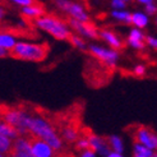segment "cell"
<instances>
[{
    "mask_svg": "<svg viewBox=\"0 0 157 157\" xmlns=\"http://www.w3.org/2000/svg\"><path fill=\"white\" fill-rule=\"evenodd\" d=\"M139 4H146V5H148V4H152V3H155L153 0H139L138 2Z\"/></svg>",
    "mask_w": 157,
    "mask_h": 157,
    "instance_id": "1f68e13d",
    "label": "cell"
},
{
    "mask_svg": "<svg viewBox=\"0 0 157 157\" xmlns=\"http://www.w3.org/2000/svg\"><path fill=\"white\" fill-rule=\"evenodd\" d=\"M12 144H13V140L0 136V153L2 155H5V156L9 155V152L12 150Z\"/></svg>",
    "mask_w": 157,
    "mask_h": 157,
    "instance_id": "ffe728a7",
    "label": "cell"
},
{
    "mask_svg": "<svg viewBox=\"0 0 157 157\" xmlns=\"http://www.w3.org/2000/svg\"><path fill=\"white\" fill-rule=\"evenodd\" d=\"M127 132L130 133L134 144L144 146L152 151L157 148V137L152 128L140 124H134L130 125V128H128Z\"/></svg>",
    "mask_w": 157,
    "mask_h": 157,
    "instance_id": "277c9868",
    "label": "cell"
},
{
    "mask_svg": "<svg viewBox=\"0 0 157 157\" xmlns=\"http://www.w3.org/2000/svg\"><path fill=\"white\" fill-rule=\"evenodd\" d=\"M133 74L136 77H144L146 75V67L144 65H137L133 69Z\"/></svg>",
    "mask_w": 157,
    "mask_h": 157,
    "instance_id": "cb8c5ba5",
    "label": "cell"
},
{
    "mask_svg": "<svg viewBox=\"0 0 157 157\" xmlns=\"http://www.w3.org/2000/svg\"><path fill=\"white\" fill-rule=\"evenodd\" d=\"M88 148H91L90 143H88V139L86 137H83V136H81L79 138L77 139V142H75V150L82 152L84 150H88Z\"/></svg>",
    "mask_w": 157,
    "mask_h": 157,
    "instance_id": "7402d4cb",
    "label": "cell"
},
{
    "mask_svg": "<svg viewBox=\"0 0 157 157\" xmlns=\"http://www.w3.org/2000/svg\"><path fill=\"white\" fill-rule=\"evenodd\" d=\"M68 41L70 42V45H72V46H74V48L79 49V50H86V48H87V46H86L84 40H83V37L77 36V35H74V33H72V36L69 37Z\"/></svg>",
    "mask_w": 157,
    "mask_h": 157,
    "instance_id": "44dd1931",
    "label": "cell"
},
{
    "mask_svg": "<svg viewBox=\"0 0 157 157\" xmlns=\"http://www.w3.org/2000/svg\"><path fill=\"white\" fill-rule=\"evenodd\" d=\"M128 44L130 46H133L134 49L137 50H144L146 48V44H144V35L140 32L139 29L137 28H133L130 31V33L128 36Z\"/></svg>",
    "mask_w": 157,
    "mask_h": 157,
    "instance_id": "4fadbf2b",
    "label": "cell"
},
{
    "mask_svg": "<svg viewBox=\"0 0 157 157\" xmlns=\"http://www.w3.org/2000/svg\"><path fill=\"white\" fill-rule=\"evenodd\" d=\"M144 44L146 45H150L152 49H157V40L152 36H144Z\"/></svg>",
    "mask_w": 157,
    "mask_h": 157,
    "instance_id": "d4e9b609",
    "label": "cell"
},
{
    "mask_svg": "<svg viewBox=\"0 0 157 157\" xmlns=\"http://www.w3.org/2000/svg\"><path fill=\"white\" fill-rule=\"evenodd\" d=\"M55 6H58L61 12H64L68 18L75 19L78 22H91V18L88 13L86 12V9L83 8V5L74 3V2H67V0H56L54 2Z\"/></svg>",
    "mask_w": 157,
    "mask_h": 157,
    "instance_id": "5b68a950",
    "label": "cell"
},
{
    "mask_svg": "<svg viewBox=\"0 0 157 157\" xmlns=\"http://www.w3.org/2000/svg\"><path fill=\"white\" fill-rule=\"evenodd\" d=\"M5 15H6V10L4 9L3 6H0V19H3Z\"/></svg>",
    "mask_w": 157,
    "mask_h": 157,
    "instance_id": "f546056e",
    "label": "cell"
},
{
    "mask_svg": "<svg viewBox=\"0 0 157 157\" xmlns=\"http://www.w3.org/2000/svg\"><path fill=\"white\" fill-rule=\"evenodd\" d=\"M111 15H113L115 19H117V21L124 22V23H127V25H130L132 13H129V12H125V10H114L111 13Z\"/></svg>",
    "mask_w": 157,
    "mask_h": 157,
    "instance_id": "d6986e66",
    "label": "cell"
},
{
    "mask_svg": "<svg viewBox=\"0 0 157 157\" xmlns=\"http://www.w3.org/2000/svg\"><path fill=\"white\" fill-rule=\"evenodd\" d=\"M148 22H150V19H148V17L144 14V13H133L132 14V18H130V25H134L138 28H144L147 27Z\"/></svg>",
    "mask_w": 157,
    "mask_h": 157,
    "instance_id": "e0dca14e",
    "label": "cell"
},
{
    "mask_svg": "<svg viewBox=\"0 0 157 157\" xmlns=\"http://www.w3.org/2000/svg\"><path fill=\"white\" fill-rule=\"evenodd\" d=\"M27 139H28L31 152H32L33 157H61V153H58L56 151H54L44 140L38 139L33 136H29Z\"/></svg>",
    "mask_w": 157,
    "mask_h": 157,
    "instance_id": "ba28073f",
    "label": "cell"
},
{
    "mask_svg": "<svg viewBox=\"0 0 157 157\" xmlns=\"http://www.w3.org/2000/svg\"><path fill=\"white\" fill-rule=\"evenodd\" d=\"M0 136H3L5 138H9L10 140H14L19 138V133L13 128L12 125L6 124V123H0Z\"/></svg>",
    "mask_w": 157,
    "mask_h": 157,
    "instance_id": "9a60e30c",
    "label": "cell"
},
{
    "mask_svg": "<svg viewBox=\"0 0 157 157\" xmlns=\"http://www.w3.org/2000/svg\"><path fill=\"white\" fill-rule=\"evenodd\" d=\"M79 157H96V153L93 152L91 148H88V150H84V151L79 152Z\"/></svg>",
    "mask_w": 157,
    "mask_h": 157,
    "instance_id": "83f0119b",
    "label": "cell"
},
{
    "mask_svg": "<svg viewBox=\"0 0 157 157\" xmlns=\"http://www.w3.org/2000/svg\"><path fill=\"white\" fill-rule=\"evenodd\" d=\"M6 56H9V52L3 50V49H0V59H3V58H6Z\"/></svg>",
    "mask_w": 157,
    "mask_h": 157,
    "instance_id": "f1b7e54d",
    "label": "cell"
},
{
    "mask_svg": "<svg viewBox=\"0 0 157 157\" xmlns=\"http://www.w3.org/2000/svg\"><path fill=\"white\" fill-rule=\"evenodd\" d=\"M146 15L148 17V15H155L156 12H157V6H156V3H152V4H148L146 5Z\"/></svg>",
    "mask_w": 157,
    "mask_h": 157,
    "instance_id": "484cf974",
    "label": "cell"
},
{
    "mask_svg": "<svg viewBox=\"0 0 157 157\" xmlns=\"http://www.w3.org/2000/svg\"><path fill=\"white\" fill-rule=\"evenodd\" d=\"M13 4H15V5H21V6H28V5H31V4H33V2L32 0H13Z\"/></svg>",
    "mask_w": 157,
    "mask_h": 157,
    "instance_id": "4316f807",
    "label": "cell"
},
{
    "mask_svg": "<svg viewBox=\"0 0 157 157\" xmlns=\"http://www.w3.org/2000/svg\"><path fill=\"white\" fill-rule=\"evenodd\" d=\"M88 52L100 63L107 65V67H115V64L119 60V52L114 50H109L105 48H101L97 45H90Z\"/></svg>",
    "mask_w": 157,
    "mask_h": 157,
    "instance_id": "8992f818",
    "label": "cell"
},
{
    "mask_svg": "<svg viewBox=\"0 0 157 157\" xmlns=\"http://www.w3.org/2000/svg\"><path fill=\"white\" fill-rule=\"evenodd\" d=\"M98 36H100V38H102L106 44H109L110 46H111L114 51L119 52V50H121L125 46L124 42L121 41V38L117 36L115 32L110 31V29H101V31H98Z\"/></svg>",
    "mask_w": 157,
    "mask_h": 157,
    "instance_id": "8fae6325",
    "label": "cell"
},
{
    "mask_svg": "<svg viewBox=\"0 0 157 157\" xmlns=\"http://www.w3.org/2000/svg\"><path fill=\"white\" fill-rule=\"evenodd\" d=\"M50 46L45 44H33V42H17L14 48L9 51V56L23 61L41 63L49 56Z\"/></svg>",
    "mask_w": 157,
    "mask_h": 157,
    "instance_id": "7a4b0ae2",
    "label": "cell"
},
{
    "mask_svg": "<svg viewBox=\"0 0 157 157\" xmlns=\"http://www.w3.org/2000/svg\"><path fill=\"white\" fill-rule=\"evenodd\" d=\"M106 140H107V144L110 147L111 152H116V153H123V150H124V146H123V140L120 137L117 136H110V137H106Z\"/></svg>",
    "mask_w": 157,
    "mask_h": 157,
    "instance_id": "2e32d148",
    "label": "cell"
},
{
    "mask_svg": "<svg viewBox=\"0 0 157 157\" xmlns=\"http://www.w3.org/2000/svg\"><path fill=\"white\" fill-rule=\"evenodd\" d=\"M106 157H123V155H120V153H116V152H110Z\"/></svg>",
    "mask_w": 157,
    "mask_h": 157,
    "instance_id": "4dcf8cb0",
    "label": "cell"
},
{
    "mask_svg": "<svg viewBox=\"0 0 157 157\" xmlns=\"http://www.w3.org/2000/svg\"><path fill=\"white\" fill-rule=\"evenodd\" d=\"M67 26H69L70 28H73L74 32L79 33L82 36H86L88 38H93V40H98L100 36H98V28L93 25L92 22H78L75 19L72 18H67Z\"/></svg>",
    "mask_w": 157,
    "mask_h": 157,
    "instance_id": "52a82bcc",
    "label": "cell"
},
{
    "mask_svg": "<svg viewBox=\"0 0 157 157\" xmlns=\"http://www.w3.org/2000/svg\"><path fill=\"white\" fill-rule=\"evenodd\" d=\"M155 153L152 150L147 148L140 144H134V150H133V157H152Z\"/></svg>",
    "mask_w": 157,
    "mask_h": 157,
    "instance_id": "ac0fdd59",
    "label": "cell"
},
{
    "mask_svg": "<svg viewBox=\"0 0 157 157\" xmlns=\"http://www.w3.org/2000/svg\"><path fill=\"white\" fill-rule=\"evenodd\" d=\"M21 14H22L25 18L36 21L37 18H40V17H42V15H45V14H46V10H45V6H44L41 3L33 2V4L22 8Z\"/></svg>",
    "mask_w": 157,
    "mask_h": 157,
    "instance_id": "7c38bea8",
    "label": "cell"
},
{
    "mask_svg": "<svg viewBox=\"0 0 157 157\" xmlns=\"http://www.w3.org/2000/svg\"><path fill=\"white\" fill-rule=\"evenodd\" d=\"M152 157H157V155H156V153H155V155H153V156H152Z\"/></svg>",
    "mask_w": 157,
    "mask_h": 157,
    "instance_id": "836d02e7",
    "label": "cell"
},
{
    "mask_svg": "<svg viewBox=\"0 0 157 157\" xmlns=\"http://www.w3.org/2000/svg\"><path fill=\"white\" fill-rule=\"evenodd\" d=\"M8 157H33L32 152H31L28 139L25 137H19L14 139L12 144V150Z\"/></svg>",
    "mask_w": 157,
    "mask_h": 157,
    "instance_id": "9c48e42d",
    "label": "cell"
},
{
    "mask_svg": "<svg viewBox=\"0 0 157 157\" xmlns=\"http://www.w3.org/2000/svg\"><path fill=\"white\" fill-rule=\"evenodd\" d=\"M111 6L114 8V10H121V9H124L125 6H127V2H124V0H113L111 3Z\"/></svg>",
    "mask_w": 157,
    "mask_h": 157,
    "instance_id": "603a6c76",
    "label": "cell"
},
{
    "mask_svg": "<svg viewBox=\"0 0 157 157\" xmlns=\"http://www.w3.org/2000/svg\"><path fill=\"white\" fill-rule=\"evenodd\" d=\"M0 157H8V156H5V155H2V153H0Z\"/></svg>",
    "mask_w": 157,
    "mask_h": 157,
    "instance_id": "d6a6232c",
    "label": "cell"
},
{
    "mask_svg": "<svg viewBox=\"0 0 157 157\" xmlns=\"http://www.w3.org/2000/svg\"><path fill=\"white\" fill-rule=\"evenodd\" d=\"M15 44H17V41H15L14 36L5 33V32H0V49L9 52L14 48Z\"/></svg>",
    "mask_w": 157,
    "mask_h": 157,
    "instance_id": "5bb4252c",
    "label": "cell"
},
{
    "mask_svg": "<svg viewBox=\"0 0 157 157\" xmlns=\"http://www.w3.org/2000/svg\"><path fill=\"white\" fill-rule=\"evenodd\" d=\"M33 22L38 28H41L45 32L50 33L52 37H55L56 40H60V41H68L69 37L73 33L69 29V27L65 25V22H63L60 18L51 15V14H45Z\"/></svg>",
    "mask_w": 157,
    "mask_h": 157,
    "instance_id": "3957f363",
    "label": "cell"
},
{
    "mask_svg": "<svg viewBox=\"0 0 157 157\" xmlns=\"http://www.w3.org/2000/svg\"><path fill=\"white\" fill-rule=\"evenodd\" d=\"M81 123L77 124L74 120H72L60 129V134L63 137V140H65L67 143H75L77 139L81 137Z\"/></svg>",
    "mask_w": 157,
    "mask_h": 157,
    "instance_id": "30bf717a",
    "label": "cell"
},
{
    "mask_svg": "<svg viewBox=\"0 0 157 157\" xmlns=\"http://www.w3.org/2000/svg\"><path fill=\"white\" fill-rule=\"evenodd\" d=\"M28 130H29V136H33L44 140L46 144H49L58 153H60L63 148H64L60 136L56 133L52 124L44 116H31Z\"/></svg>",
    "mask_w": 157,
    "mask_h": 157,
    "instance_id": "6da1fadb",
    "label": "cell"
}]
</instances>
